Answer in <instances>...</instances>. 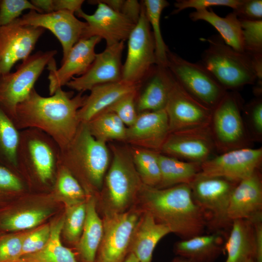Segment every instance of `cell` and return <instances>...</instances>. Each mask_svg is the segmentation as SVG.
Wrapping results in <instances>:
<instances>
[{"label":"cell","mask_w":262,"mask_h":262,"mask_svg":"<svg viewBox=\"0 0 262 262\" xmlns=\"http://www.w3.org/2000/svg\"><path fill=\"white\" fill-rule=\"evenodd\" d=\"M215 148L209 126L170 133L160 153L201 164L211 158Z\"/></svg>","instance_id":"cell-19"},{"label":"cell","mask_w":262,"mask_h":262,"mask_svg":"<svg viewBox=\"0 0 262 262\" xmlns=\"http://www.w3.org/2000/svg\"><path fill=\"white\" fill-rule=\"evenodd\" d=\"M244 262H254V260H253V258H250V259L246 260Z\"/></svg>","instance_id":"cell-55"},{"label":"cell","mask_w":262,"mask_h":262,"mask_svg":"<svg viewBox=\"0 0 262 262\" xmlns=\"http://www.w3.org/2000/svg\"><path fill=\"white\" fill-rule=\"evenodd\" d=\"M86 217V201L67 204L62 231L66 239L78 244L81 236Z\"/></svg>","instance_id":"cell-38"},{"label":"cell","mask_w":262,"mask_h":262,"mask_svg":"<svg viewBox=\"0 0 262 262\" xmlns=\"http://www.w3.org/2000/svg\"><path fill=\"white\" fill-rule=\"evenodd\" d=\"M166 67L188 93L212 109L227 92L200 63L189 62L169 50Z\"/></svg>","instance_id":"cell-9"},{"label":"cell","mask_w":262,"mask_h":262,"mask_svg":"<svg viewBox=\"0 0 262 262\" xmlns=\"http://www.w3.org/2000/svg\"><path fill=\"white\" fill-rule=\"evenodd\" d=\"M32 3L40 10L46 13L54 12L53 0H32Z\"/></svg>","instance_id":"cell-51"},{"label":"cell","mask_w":262,"mask_h":262,"mask_svg":"<svg viewBox=\"0 0 262 262\" xmlns=\"http://www.w3.org/2000/svg\"><path fill=\"white\" fill-rule=\"evenodd\" d=\"M242 0H178L174 3L175 9L172 14H176L189 8L196 10L208 9L212 6H227L235 10Z\"/></svg>","instance_id":"cell-45"},{"label":"cell","mask_w":262,"mask_h":262,"mask_svg":"<svg viewBox=\"0 0 262 262\" xmlns=\"http://www.w3.org/2000/svg\"><path fill=\"white\" fill-rule=\"evenodd\" d=\"M50 236V227L49 225H44L27 233L23 242L21 257L42 249L48 242Z\"/></svg>","instance_id":"cell-44"},{"label":"cell","mask_w":262,"mask_h":262,"mask_svg":"<svg viewBox=\"0 0 262 262\" xmlns=\"http://www.w3.org/2000/svg\"><path fill=\"white\" fill-rule=\"evenodd\" d=\"M84 0H53L54 12L67 11L77 13L80 10Z\"/></svg>","instance_id":"cell-50"},{"label":"cell","mask_w":262,"mask_h":262,"mask_svg":"<svg viewBox=\"0 0 262 262\" xmlns=\"http://www.w3.org/2000/svg\"><path fill=\"white\" fill-rule=\"evenodd\" d=\"M150 28L152 29L156 65L166 67L169 50L163 39L160 28V18L164 9L169 5L165 0H145L142 2Z\"/></svg>","instance_id":"cell-36"},{"label":"cell","mask_w":262,"mask_h":262,"mask_svg":"<svg viewBox=\"0 0 262 262\" xmlns=\"http://www.w3.org/2000/svg\"><path fill=\"white\" fill-rule=\"evenodd\" d=\"M54 182L55 192L66 200L67 204L86 200L87 195L79 181L68 169L61 164Z\"/></svg>","instance_id":"cell-37"},{"label":"cell","mask_w":262,"mask_h":262,"mask_svg":"<svg viewBox=\"0 0 262 262\" xmlns=\"http://www.w3.org/2000/svg\"><path fill=\"white\" fill-rule=\"evenodd\" d=\"M170 233L167 227L156 222L150 213L142 211L132 235L129 253L133 254L139 262H151L156 246Z\"/></svg>","instance_id":"cell-24"},{"label":"cell","mask_w":262,"mask_h":262,"mask_svg":"<svg viewBox=\"0 0 262 262\" xmlns=\"http://www.w3.org/2000/svg\"><path fill=\"white\" fill-rule=\"evenodd\" d=\"M64 218L54 221L50 226V236L46 245L39 251L21 257L16 262H78L74 253L63 245L60 234Z\"/></svg>","instance_id":"cell-31"},{"label":"cell","mask_w":262,"mask_h":262,"mask_svg":"<svg viewBox=\"0 0 262 262\" xmlns=\"http://www.w3.org/2000/svg\"><path fill=\"white\" fill-rule=\"evenodd\" d=\"M253 225V260L262 262V218L251 222Z\"/></svg>","instance_id":"cell-48"},{"label":"cell","mask_w":262,"mask_h":262,"mask_svg":"<svg viewBox=\"0 0 262 262\" xmlns=\"http://www.w3.org/2000/svg\"><path fill=\"white\" fill-rule=\"evenodd\" d=\"M38 51L22 61L16 70L0 76V108L14 121L17 106L28 96L35 82L57 54Z\"/></svg>","instance_id":"cell-8"},{"label":"cell","mask_w":262,"mask_h":262,"mask_svg":"<svg viewBox=\"0 0 262 262\" xmlns=\"http://www.w3.org/2000/svg\"><path fill=\"white\" fill-rule=\"evenodd\" d=\"M170 133L165 109L141 113L134 123L127 128L124 142L137 147L160 152Z\"/></svg>","instance_id":"cell-21"},{"label":"cell","mask_w":262,"mask_h":262,"mask_svg":"<svg viewBox=\"0 0 262 262\" xmlns=\"http://www.w3.org/2000/svg\"><path fill=\"white\" fill-rule=\"evenodd\" d=\"M110 154L106 143L95 138L87 124L81 123L72 140L61 150L60 164L77 179L87 196H94L102 190Z\"/></svg>","instance_id":"cell-3"},{"label":"cell","mask_w":262,"mask_h":262,"mask_svg":"<svg viewBox=\"0 0 262 262\" xmlns=\"http://www.w3.org/2000/svg\"><path fill=\"white\" fill-rule=\"evenodd\" d=\"M165 110L170 133L210 126L212 109L188 93L174 79Z\"/></svg>","instance_id":"cell-13"},{"label":"cell","mask_w":262,"mask_h":262,"mask_svg":"<svg viewBox=\"0 0 262 262\" xmlns=\"http://www.w3.org/2000/svg\"><path fill=\"white\" fill-rule=\"evenodd\" d=\"M141 8L142 3L138 0H124L120 13L136 24L140 16Z\"/></svg>","instance_id":"cell-49"},{"label":"cell","mask_w":262,"mask_h":262,"mask_svg":"<svg viewBox=\"0 0 262 262\" xmlns=\"http://www.w3.org/2000/svg\"><path fill=\"white\" fill-rule=\"evenodd\" d=\"M100 1L114 11L120 13L124 0H102Z\"/></svg>","instance_id":"cell-52"},{"label":"cell","mask_w":262,"mask_h":262,"mask_svg":"<svg viewBox=\"0 0 262 262\" xmlns=\"http://www.w3.org/2000/svg\"><path fill=\"white\" fill-rule=\"evenodd\" d=\"M135 205L181 240L203 234L208 228L206 217L195 202L188 184L165 188L143 184Z\"/></svg>","instance_id":"cell-2"},{"label":"cell","mask_w":262,"mask_h":262,"mask_svg":"<svg viewBox=\"0 0 262 262\" xmlns=\"http://www.w3.org/2000/svg\"><path fill=\"white\" fill-rule=\"evenodd\" d=\"M82 93L72 97V93L60 88L50 97H44L33 88L17 106L13 123L19 131L35 128L44 132L62 150L72 140L81 123L78 112L87 96Z\"/></svg>","instance_id":"cell-1"},{"label":"cell","mask_w":262,"mask_h":262,"mask_svg":"<svg viewBox=\"0 0 262 262\" xmlns=\"http://www.w3.org/2000/svg\"><path fill=\"white\" fill-rule=\"evenodd\" d=\"M233 12L240 19L262 20V0H242L241 3Z\"/></svg>","instance_id":"cell-46"},{"label":"cell","mask_w":262,"mask_h":262,"mask_svg":"<svg viewBox=\"0 0 262 262\" xmlns=\"http://www.w3.org/2000/svg\"><path fill=\"white\" fill-rule=\"evenodd\" d=\"M142 213L134 205L122 213L103 214V235L96 262H123L129 253L132 235Z\"/></svg>","instance_id":"cell-11"},{"label":"cell","mask_w":262,"mask_h":262,"mask_svg":"<svg viewBox=\"0 0 262 262\" xmlns=\"http://www.w3.org/2000/svg\"><path fill=\"white\" fill-rule=\"evenodd\" d=\"M141 3L139 19L128 38L127 54L122 66L121 80L137 85H140L156 65L154 38Z\"/></svg>","instance_id":"cell-10"},{"label":"cell","mask_w":262,"mask_h":262,"mask_svg":"<svg viewBox=\"0 0 262 262\" xmlns=\"http://www.w3.org/2000/svg\"><path fill=\"white\" fill-rule=\"evenodd\" d=\"M240 20L245 52L251 55L262 54V20Z\"/></svg>","instance_id":"cell-39"},{"label":"cell","mask_w":262,"mask_h":262,"mask_svg":"<svg viewBox=\"0 0 262 262\" xmlns=\"http://www.w3.org/2000/svg\"><path fill=\"white\" fill-rule=\"evenodd\" d=\"M26 234L12 232L0 234V262H16L21 257Z\"/></svg>","instance_id":"cell-40"},{"label":"cell","mask_w":262,"mask_h":262,"mask_svg":"<svg viewBox=\"0 0 262 262\" xmlns=\"http://www.w3.org/2000/svg\"><path fill=\"white\" fill-rule=\"evenodd\" d=\"M158 161L161 172V181L157 187L158 188L189 184L200 171V164L184 162L160 152Z\"/></svg>","instance_id":"cell-30"},{"label":"cell","mask_w":262,"mask_h":262,"mask_svg":"<svg viewBox=\"0 0 262 262\" xmlns=\"http://www.w3.org/2000/svg\"><path fill=\"white\" fill-rule=\"evenodd\" d=\"M86 217L77 244L79 253L84 262H95L103 235V223L97 211L96 197L87 196Z\"/></svg>","instance_id":"cell-28"},{"label":"cell","mask_w":262,"mask_h":262,"mask_svg":"<svg viewBox=\"0 0 262 262\" xmlns=\"http://www.w3.org/2000/svg\"><path fill=\"white\" fill-rule=\"evenodd\" d=\"M97 36L80 39L72 48L67 56L62 63V66L56 69L53 58L49 63V95L62 86L66 85L75 75H82L89 69L94 61L96 46L101 41Z\"/></svg>","instance_id":"cell-20"},{"label":"cell","mask_w":262,"mask_h":262,"mask_svg":"<svg viewBox=\"0 0 262 262\" xmlns=\"http://www.w3.org/2000/svg\"><path fill=\"white\" fill-rule=\"evenodd\" d=\"M224 248L227 255L225 262H244L253 259L252 222L246 219L232 221Z\"/></svg>","instance_id":"cell-29"},{"label":"cell","mask_w":262,"mask_h":262,"mask_svg":"<svg viewBox=\"0 0 262 262\" xmlns=\"http://www.w3.org/2000/svg\"><path fill=\"white\" fill-rule=\"evenodd\" d=\"M210 128L216 148L223 152L246 147L247 135L236 94L227 92L212 109Z\"/></svg>","instance_id":"cell-12"},{"label":"cell","mask_w":262,"mask_h":262,"mask_svg":"<svg viewBox=\"0 0 262 262\" xmlns=\"http://www.w3.org/2000/svg\"><path fill=\"white\" fill-rule=\"evenodd\" d=\"M60 153L58 144L44 132L35 128L21 130L16 154L17 172L31 176L41 187H48L55 181Z\"/></svg>","instance_id":"cell-5"},{"label":"cell","mask_w":262,"mask_h":262,"mask_svg":"<svg viewBox=\"0 0 262 262\" xmlns=\"http://www.w3.org/2000/svg\"><path fill=\"white\" fill-rule=\"evenodd\" d=\"M112 160L99 194L103 214L124 213L136 203L143 184L129 147L110 144Z\"/></svg>","instance_id":"cell-4"},{"label":"cell","mask_w":262,"mask_h":262,"mask_svg":"<svg viewBox=\"0 0 262 262\" xmlns=\"http://www.w3.org/2000/svg\"></svg>","instance_id":"cell-56"},{"label":"cell","mask_w":262,"mask_h":262,"mask_svg":"<svg viewBox=\"0 0 262 262\" xmlns=\"http://www.w3.org/2000/svg\"><path fill=\"white\" fill-rule=\"evenodd\" d=\"M139 85L124 82L99 84L93 87L83 106L78 112L80 123H87L123 96L138 91Z\"/></svg>","instance_id":"cell-23"},{"label":"cell","mask_w":262,"mask_h":262,"mask_svg":"<svg viewBox=\"0 0 262 262\" xmlns=\"http://www.w3.org/2000/svg\"><path fill=\"white\" fill-rule=\"evenodd\" d=\"M24 188V181L17 171L0 165V203Z\"/></svg>","instance_id":"cell-41"},{"label":"cell","mask_w":262,"mask_h":262,"mask_svg":"<svg viewBox=\"0 0 262 262\" xmlns=\"http://www.w3.org/2000/svg\"><path fill=\"white\" fill-rule=\"evenodd\" d=\"M171 262H194L189 259H188L183 257L177 256L175 257Z\"/></svg>","instance_id":"cell-54"},{"label":"cell","mask_w":262,"mask_h":262,"mask_svg":"<svg viewBox=\"0 0 262 262\" xmlns=\"http://www.w3.org/2000/svg\"><path fill=\"white\" fill-rule=\"evenodd\" d=\"M50 214L48 209L36 208L15 211L10 208L0 210V234L33 228Z\"/></svg>","instance_id":"cell-32"},{"label":"cell","mask_w":262,"mask_h":262,"mask_svg":"<svg viewBox=\"0 0 262 262\" xmlns=\"http://www.w3.org/2000/svg\"><path fill=\"white\" fill-rule=\"evenodd\" d=\"M92 136L107 143L112 140L124 142L127 127L115 113L104 110L86 123Z\"/></svg>","instance_id":"cell-33"},{"label":"cell","mask_w":262,"mask_h":262,"mask_svg":"<svg viewBox=\"0 0 262 262\" xmlns=\"http://www.w3.org/2000/svg\"><path fill=\"white\" fill-rule=\"evenodd\" d=\"M206 40L209 45L202 54L200 63L226 90L256 82L251 55L235 50L219 35H213Z\"/></svg>","instance_id":"cell-6"},{"label":"cell","mask_w":262,"mask_h":262,"mask_svg":"<svg viewBox=\"0 0 262 262\" xmlns=\"http://www.w3.org/2000/svg\"><path fill=\"white\" fill-rule=\"evenodd\" d=\"M26 9L43 13L42 11L27 0H0V27L10 24L18 18Z\"/></svg>","instance_id":"cell-43"},{"label":"cell","mask_w":262,"mask_h":262,"mask_svg":"<svg viewBox=\"0 0 262 262\" xmlns=\"http://www.w3.org/2000/svg\"><path fill=\"white\" fill-rule=\"evenodd\" d=\"M123 262H139V261L133 254L129 253Z\"/></svg>","instance_id":"cell-53"},{"label":"cell","mask_w":262,"mask_h":262,"mask_svg":"<svg viewBox=\"0 0 262 262\" xmlns=\"http://www.w3.org/2000/svg\"><path fill=\"white\" fill-rule=\"evenodd\" d=\"M136 104L140 113L165 109L169 91L175 78L167 67L155 65Z\"/></svg>","instance_id":"cell-26"},{"label":"cell","mask_w":262,"mask_h":262,"mask_svg":"<svg viewBox=\"0 0 262 262\" xmlns=\"http://www.w3.org/2000/svg\"><path fill=\"white\" fill-rule=\"evenodd\" d=\"M250 123L253 133L259 138L262 135V101L255 99L247 106Z\"/></svg>","instance_id":"cell-47"},{"label":"cell","mask_w":262,"mask_h":262,"mask_svg":"<svg viewBox=\"0 0 262 262\" xmlns=\"http://www.w3.org/2000/svg\"><path fill=\"white\" fill-rule=\"evenodd\" d=\"M89 1L92 4H98L97 8L93 14H87L82 9L76 13L87 23L81 39L97 36L104 39L107 46L128 39L135 25L134 23L100 0Z\"/></svg>","instance_id":"cell-15"},{"label":"cell","mask_w":262,"mask_h":262,"mask_svg":"<svg viewBox=\"0 0 262 262\" xmlns=\"http://www.w3.org/2000/svg\"><path fill=\"white\" fill-rule=\"evenodd\" d=\"M44 29L22 25L16 20L0 27V74L10 72L15 64L27 59Z\"/></svg>","instance_id":"cell-17"},{"label":"cell","mask_w":262,"mask_h":262,"mask_svg":"<svg viewBox=\"0 0 262 262\" xmlns=\"http://www.w3.org/2000/svg\"><path fill=\"white\" fill-rule=\"evenodd\" d=\"M194 21L203 20L213 26L225 43L235 50L244 52L242 29L239 18L234 12L222 17L212 8L196 10L189 14Z\"/></svg>","instance_id":"cell-27"},{"label":"cell","mask_w":262,"mask_h":262,"mask_svg":"<svg viewBox=\"0 0 262 262\" xmlns=\"http://www.w3.org/2000/svg\"><path fill=\"white\" fill-rule=\"evenodd\" d=\"M133 163L143 184L157 187L161 181L159 152L137 147H129Z\"/></svg>","instance_id":"cell-34"},{"label":"cell","mask_w":262,"mask_h":262,"mask_svg":"<svg viewBox=\"0 0 262 262\" xmlns=\"http://www.w3.org/2000/svg\"><path fill=\"white\" fill-rule=\"evenodd\" d=\"M124 41L107 46L101 52L96 53L88 70L78 77H73L66 85L79 92L90 90L101 84L120 82L122 80V54Z\"/></svg>","instance_id":"cell-18"},{"label":"cell","mask_w":262,"mask_h":262,"mask_svg":"<svg viewBox=\"0 0 262 262\" xmlns=\"http://www.w3.org/2000/svg\"><path fill=\"white\" fill-rule=\"evenodd\" d=\"M18 24L40 27L50 31L61 43L63 52L62 63L73 46L81 39L87 23L79 20L73 13L58 11L39 13L31 10L15 20Z\"/></svg>","instance_id":"cell-16"},{"label":"cell","mask_w":262,"mask_h":262,"mask_svg":"<svg viewBox=\"0 0 262 262\" xmlns=\"http://www.w3.org/2000/svg\"><path fill=\"white\" fill-rule=\"evenodd\" d=\"M225 234L214 232L176 242L174 252L194 262H213L224 252Z\"/></svg>","instance_id":"cell-25"},{"label":"cell","mask_w":262,"mask_h":262,"mask_svg":"<svg viewBox=\"0 0 262 262\" xmlns=\"http://www.w3.org/2000/svg\"><path fill=\"white\" fill-rule=\"evenodd\" d=\"M137 92L123 96L105 110L116 115L126 127L132 125L138 116L135 104Z\"/></svg>","instance_id":"cell-42"},{"label":"cell","mask_w":262,"mask_h":262,"mask_svg":"<svg viewBox=\"0 0 262 262\" xmlns=\"http://www.w3.org/2000/svg\"><path fill=\"white\" fill-rule=\"evenodd\" d=\"M237 183L199 172L189 184L195 202L206 217L208 229L223 233L230 229L232 222L228 217V209L231 193Z\"/></svg>","instance_id":"cell-7"},{"label":"cell","mask_w":262,"mask_h":262,"mask_svg":"<svg viewBox=\"0 0 262 262\" xmlns=\"http://www.w3.org/2000/svg\"><path fill=\"white\" fill-rule=\"evenodd\" d=\"M262 161V147H242L224 152L203 162L199 173L238 183L259 170Z\"/></svg>","instance_id":"cell-14"},{"label":"cell","mask_w":262,"mask_h":262,"mask_svg":"<svg viewBox=\"0 0 262 262\" xmlns=\"http://www.w3.org/2000/svg\"><path fill=\"white\" fill-rule=\"evenodd\" d=\"M19 133L13 121L0 108V165L17 172L16 154Z\"/></svg>","instance_id":"cell-35"},{"label":"cell","mask_w":262,"mask_h":262,"mask_svg":"<svg viewBox=\"0 0 262 262\" xmlns=\"http://www.w3.org/2000/svg\"><path fill=\"white\" fill-rule=\"evenodd\" d=\"M228 217L231 222L237 219L252 222L262 217V180L259 169L239 182L233 190Z\"/></svg>","instance_id":"cell-22"}]
</instances>
